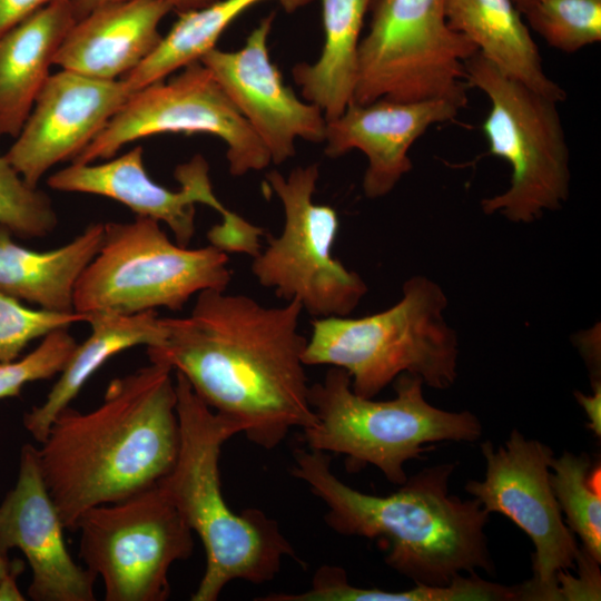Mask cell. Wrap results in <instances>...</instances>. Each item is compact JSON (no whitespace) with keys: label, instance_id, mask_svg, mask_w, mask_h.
<instances>
[{"label":"cell","instance_id":"6da1fadb","mask_svg":"<svg viewBox=\"0 0 601 601\" xmlns=\"http://www.w3.org/2000/svg\"><path fill=\"white\" fill-rule=\"evenodd\" d=\"M303 311L296 298L266 307L205 289L188 316L162 317L165 337L147 356L181 374L206 405L270 450L292 428L316 423L303 363L307 338L298 331Z\"/></svg>","mask_w":601,"mask_h":601},{"label":"cell","instance_id":"7a4b0ae2","mask_svg":"<svg viewBox=\"0 0 601 601\" xmlns=\"http://www.w3.org/2000/svg\"><path fill=\"white\" fill-rule=\"evenodd\" d=\"M174 371L151 363L110 381L102 403L70 406L53 420L39 467L65 529L89 509L157 484L173 469L180 444Z\"/></svg>","mask_w":601,"mask_h":601},{"label":"cell","instance_id":"3957f363","mask_svg":"<svg viewBox=\"0 0 601 601\" xmlns=\"http://www.w3.org/2000/svg\"><path fill=\"white\" fill-rule=\"evenodd\" d=\"M293 457L290 473L326 505V524L342 535L376 540L386 564L415 583L443 587L462 572L493 571L484 533L490 513L476 499L449 495L455 464L424 469L377 496L339 480L331 454L297 447Z\"/></svg>","mask_w":601,"mask_h":601},{"label":"cell","instance_id":"277c9868","mask_svg":"<svg viewBox=\"0 0 601 601\" xmlns=\"http://www.w3.org/2000/svg\"><path fill=\"white\" fill-rule=\"evenodd\" d=\"M175 373L180 444L171 471L158 483L205 549L206 568L191 601H215L235 580H274L295 550L264 511L234 512L223 495L219 459L224 443L243 426L206 405Z\"/></svg>","mask_w":601,"mask_h":601},{"label":"cell","instance_id":"5b68a950","mask_svg":"<svg viewBox=\"0 0 601 601\" xmlns=\"http://www.w3.org/2000/svg\"><path fill=\"white\" fill-rule=\"evenodd\" d=\"M442 288L425 276L403 285L402 298L390 308L358 318L315 317L303 363L346 371L353 392L373 398L403 374L420 376L445 390L457 376V337L443 312Z\"/></svg>","mask_w":601,"mask_h":601},{"label":"cell","instance_id":"8992f818","mask_svg":"<svg viewBox=\"0 0 601 601\" xmlns=\"http://www.w3.org/2000/svg\"><path fill=\"white\" fill-rule=\"evenodd\" d=\"M423 380L403 373L395 378L396 396L375 401L355 394L348 373L332 366L309 385L316 423L303 430L306 447L346 456L351 471L376 466L393 484L406 480L404 464L421 457L427 443L480 439L482 425L469 411L449 412L427 403Z\"/></svg>","mask_w":601,"mask_h":601},{"label":"cell","instance_id":"52a82bcc","mask_svg":"<svg viewBox=\"0 0 601 601\" xmlns=\"http://www.w3.org/2000/svg\"><path fill=\"white\" fill-rule=\"evenodd\" d=\"M230 280L226 253L210 244L180 246L159 221L136 216L128 223H105L101 246L76 285L73 308L85 315L160 307L178 312L193 295L226 290Z\"/></svg>","mask_w":601,"mask_h":601},{"label":"cell","instance_id":"ba28073f","mask_svg":"<svg viewBox=\"0 0 601 601\" xmlns=\"http://www.w3.org/2000/svg\"><path fill=\"white\" fill-rule=\"evenodd\" d=\"M464 68L467 86L490 101L482 124L489 152L512 168L510 187L484 198L482 210L530 223L544 210L560 209L570 194V151L558 102L508 76L479 51Z\"/></svg>","mask_w":601,"mask_h":601},{"label":"cell","instance_id":"9c48e42d","mask_svg":"<svg viewBox=\"0 0 601 601\" xmlns=\"http://www.w3.org/2000/svg\"><path fill=\"white\" fill-rule=\"evenodd\" d=\"M353 101L449 98L467 104L465 61L477 48L452 30L444 0H372Z\"/></svg>","mask_w":601,"mask_h":601},{"label":"cell","instance_id":"30bf717a","mask_svg":"<svg viewBox=\"0 0 601 601\" xmlns=\"http://www.w3.org/2000/svg\"><path fill=\"white\" fill-rule=\"evenodd\" d=\"M319 177L317 164L298 166L287 176L266 175L284 210L279 236L253 257L258 283L286 302L296 298L314 317L347 316L367 293L362 277L334 257L339 221L336 210L313 199Z\"/></svg>","mask_w":601,"mask_h":601},{"label":"cell","instance_id":"8fae6325","mask_svg":"<svg viewBox=\"0 0 601 601\" xmlns=\"http://www.w3.org/2000/svg\"><path fill=\"white\" fill-rule=\"evenodd\" d=\"M75 530L106 601L167 600L171 565L194 551L193 530L159 483L87 510Z\"/></svg>","mask_w":601,"mask_h":601},{"label":"cell","instance_id":"7c38bea8","mask_svg":"<svg viewBox=\"0 0 601 601\" xmlns=\"http://www.w3.org/2000/svg\"><path fill=\"white\" fill-rule=\"evenodd\" d=\"M166 132L209 134L226 145L231 176L267 168L270 157L211 72L193 62L168 81L146 86L128 97L100 134L71 161L110 159L127 144Z\"/></svg>","mask_w":601,"mask_h":601},{"label":"cell","instance_id":"4fadbf2b","mask_svg":"<svg viewBox=\"0 0 601 601\" xmlns=\"http://www.w3.org/2000/svg\"><path fill=\"white\" fill-rule=\"evenodd\" d=\"M486 462L483 481L471 480L465 490L489 512L509 518L534 545L533 577L519 585L520 600L556 601L558 575L572 569L580 548L550 483L553 451L513 430L496 451L490 441L482 443Z\"/></svg>","mask_w":601,"mask_h":601},{"label":"cell","instance_id":"5bb4252c","mask_svg":"<svg viewBox=\"0 0 601 601\" xmlns=\"http://www.w3.org/2000/svg\"><path fill=\"white\" fill-rule=\"evenodd\" d=\"M275 13L265 16L235 51L214 48L200 62L258 136L272 164L296 152V140L323 142L326 119L315 105L300 100L270 61L268 37Z\"/></svg>","mask_w":601,"mask_h":601},{"label":"cell","instance_id":"9a60e30c","mask_svg":"<svg viewBox=\"0 0 601 601\" xmlns=\"http://www.w3.org/2000/svg\"><path fill=\"white\" fill-rule=\"evenodd\" d=\"M130 93L122 79L60 69L48 77L6 158L38 187L49 169L72 161L100 134Z\"/></svg>","mask_w":601,"mask_h":601},{"label":"cell","instance_id":"2e32d148","mask_svg":"<svg viewBox=\"0 0 601 601\" xmlns=\"http://www.w3.org/2000/svg\"><path fill=\"white\" fill-rule=\"evenodd\" d=\"M63 523L45 484L37 449H21L17 483L0 505V551L17 548L32 572L35 601H93L97 575L77 564L63 539Z\"/></svg>","mask_w":601,"mask_h":601},{"label":"cell","instance_id":"e0dca14e","mask_svg":"<svg viewBox=\"0 0 601 601\" xmlns=\"http://www.w3.org/2000/svg\"><path fill=\"white\" fill-rule=\"evenodd\" d=\"M142 147L101 164H70L47 179L48 186L63 193L104 196L127 206L136 216L164 223L175 242L188 247L195 231L196 204H204L221 215L231 214L213 190L209 166L201 155L175 169L179 190H169L155 183L145 170Z\"/></svg>","mask_w":601,"mask_h":601},{"label":"cell","instance_id":"ac0fdd59","mask_svg":"<svg viewBox=\"0 0 601 601\" xmlns=\"http://www.w3.org/2000/svg\"><path fill=\"white\" fill-rule=\"evenodd\" d=\"M465 106L449 98L352 101L337 118L326 121L324 152L337 158L354 149L362 151L367 158L364 195L380 198L412 169L408 151L413 144L431 126L454 119Z\"/></svg>","mask_w":601,"mask_h":601},{"label":"cell","instance_id":"d6986e66","mask_svg":"<svg viewBox=\"0 0 601 601\" xmlns=\"http://www.w3.org/2000/svg\"><path fill=\"white\" fill-rule=\"evenodd\" d=\"M171 11L162 0H127L97 8L68 31L55 66L100 80L122 79L159 43V26Z\"/></svg>","mask_w":601,"mask_h":601},{"label":"cell","instance_id":"ffe728a7","mask_svg":"<svg viewBox=\"0 0 601 601\" xmlns=\"http://www.w3.org/2000/svg\"><path fill=\"white\" fill-rule=\"evenodd\" d=\"M76 21L70 0H60L0 35V137L21 130Z\"/></svg>","mask_w":601,"mask_h":601},{"label":"cell","instance_id":"44dd1931","mask_svg":"<svg viewBox=\"0 0 601 601\" xmlns=\"http://www.w3.org/2000/svg\"><path fill=\"white\" fill-rule=\"evenodd\" d=\"M105 223H91L69 243L47 252L28 249L0 226V290L39 308L72 313L75 288L97 255Z\"/></svg>","mask_w":601,"mask_h":601},{"label":"cell","instance_id":"7402d4cb","mask_svg":"<svg viewBox=\"0 0 601 601\" xmlns=\"http://www.w3.org/2000/svg\"><path fill=\"white\" fill-rule=\"evenodd\" d=\"M444 9L449 27L501 71L558 104L566 98L545 72L539 47L512 0H444Z\"/></svg>","mask_w":601,"mask_h":601},{"label":"cell","instance_id":"603a6c76","mask_svg":"<svg viewBox=\"0 0 601 601\" xmlns=\"http://www.w3.org/2000/svg\"><path fill=\"white\" fill-rule=\"evenodd\" d=\"M90 335L77 344L58 381L46 400L23 415V426L39 443L43 442L57 415L70 405L87 381L112 356L144 345H159L166 328L157 311L122 315H87Z\"/></svg>","mask_w":601,"mask_h":601},{"label":"cell","instance_id":"cb8c5ba5","mask_svg":"<svg viewBox=\"0 0 601 601\" xmlns=\"http://www.w3.org/2000/svg\"><path fill=\"white\" fill-rule=\"evenodd\" d=\"M372 0H321L324 43L314 62L292 68L302 96L317 106L326 121L353 101L358 72V48Z\"/></svg>","mask_w":601,"mask_h":601},{"label":"cell","instance_id":"d4e9b609","mask_svg":"<svg viewBox=\"0 0 601 601\" xmlns=\"http://www.w3.org/2000/svg\"><path fill=\"white\" fill-rule=\"evenodd\" d=\"M263 0H217L203 8L178 13L177 21L152 52L122 78L131 92L165 80L175 71L200 61L216 48L223 32L245 10ZM287 13L314 0H277Z\"/></svg>","mask_w":601,"mask_h":601},{"label":"cell","instance_id":"484cf974","mask_svg":"<svg viewBox=\"0 0 601 601\" xmlns=\"http://www.w3.org/2000/svg\"><path fill=\"white\" fill-rule=\"evenodd\" d=\"M550 483L570 530L579 535L582 549L601 562L600 469L588 454L564 452L550 462Z\"/></svg>","mask_w":601,"mask_h":601},{"label":"cell","instance_id":"4316f807","mask_svg":"<svg viewBox=\"0 0 601 601\" xmlns=\"http://www.w3.org/2000/svg\"><path fill=\"white\" fill-rule=\"evenodd\" d=\"M523 16L549 46L566 53L601 41V0H538Z\"/></svg>","mask_w":601,"mask_h":601},{"label":"cell","instance_id":"83f0119b","mask_svg":"<svg viewBox=\"0 0 601 601\" xmlns=\"http://www.w3.org/2000/svg\"><path fill=\"white\" fill-rule=\"evenodd\" d=\"M58 225L50 197L28 185L0 155V226L23 239L43 238Z\"/></svg>","mask_w":601,"mask_h":601},{"label":"cell","instance_id":"f1b7e54d","mask_svg":"<svg viewBox=\"0 0 601 601\" xmlns=\"http://www.w3.org/2000/svg\"><path fill=\"white\" fill-rule=\"evenodd\" d=\"M87 315L32 309L0 290V363L17 359L28 344L52 331L86 322Z\"/></svg>","mask_w":601,"mask_h":601},{"label":"cell","instance_id":"f546056e","mask_svg":"<svg viewBox=\"0 0 601 601\" xmlns=\"http://www.w3.org/2000/svg\"><path fill=\"white\" fill-rule=\"evenodd\" d=\"M77 344L68 328H59L42 337L40 344L22 358L0 363V400L19 396L26 384L59 374Z\"/></svg>","mask_w":601,"mask_h":601},{"label":"cell","instance_id":"4dcf8cb0","mask_svg":"<svg viewBox=\"0 0 601 601\" xmlns=\"http://www.w3.org/2000/svg\"><path fill=\"white\" fill-rule=\"evenodd\" d=\"M264 230L231 211L220 224L213 226L207 238L209 244L224 253H243L252 257L259 254Z\"/></svg>","mask_w":601,"mask_h":601},{"label":"cell","instance_id":"1f68e13d","mask_svg":"<svg viewBox=\"0 0 601 601\" xmlns=\"http://www.w3.org/2000/svg\"><path fill=\"white\" fill-rule=\"evenodd\" d=\"M57 1L60 0H0V35Z\"/></svg>","mask_w":601,"mask_h":601},{"label":"cell","instance_id":"d6a6232c","mask_svg":"<svg viewBox=\"0 0 601 601\" xmlns=\"http://www.w3.org/2000/svg\"><path fill=\"white\" fill-rule=\"evenodd\" d=\"M127 0H70L76 19L79 20L89 12L102 6ZM167 2L177 14L196 10L217 0H162Z\"/></svg>","mask_w":601,"mask_h":601},{"label":"cell","instance_id":"836d02e7","mask_svg":"<svg viewBox=\"0 0 601 601\" xmlns=\"http://www.w3.org/2000/svg\"><path fill=\"white\" fill-rule=\"evenodd\" d=\"M594 392L591 396L580 392L575 393L578 402L584 408L590 420L588 427L592 430L595 436L601 435V385L600 381L594 382Z\"/></svg>","mask_w":601,"mask_h":601},{"label":"cell","instance_id":"e575fe53","mask_svg":"<svg viewBox=\"0 0 601 601\" xmlns=\"http://www.w3.org/2000/svg\"><path fill=\"white\" fill-rule=\"evenodd\" d=\"M22 563L17 561L13 569L0 582V601H21L23 595L18 589L17 577L22 571Z\"/></svg>","mask_w":601,"mask_h":601},{"label":"cell","instance_id":"d590c367","mask_svg":"<svg viewBox=\"0 0 601 601\" xmlns=\"http://www.w3.org/2000/svg\"><path fill=\"white\" fill-rule=\"evenodd\" d=\"M17 561L10 562L7 555L2 554L0 551V582L13 569Z\"/></svg>","mask_w":601,"mask_h":601},{"label":"cell","instance_id":"8d00e7d4","mask_svg":"<svg viewBox=\"0 0 601 601\" xmlns=\"http://www.w3.org/2000/svg\"><path fill=\"white\" fill-rule=\"evenodd\" d=\"M516 9L523 16L538 0H512Z\"/></svg>","mask_w":601,"mask_h":601}]
</instances>
